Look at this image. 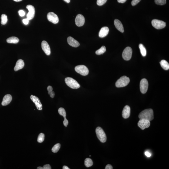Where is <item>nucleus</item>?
Segmentation results:
<instances>
[{"label":"nucleus","instance_id":"f257e3e1","mask_svg":"<svg viewBox=\"0 0 169 169\" xmlns=\"http://www.w3.org/2000/svg\"><path fill=\"white\" fill-rule=\"evenodd\" d=\"M139 117L140 119L151 121L154 118L153 110L151 109L144 110L140 113Z\"/></svg>","mask_w":169,"mask_h":169},{"label":"nucleus","instance_id":"f03ea898","mask_svg":"<svg viewBox=\"0 0 169 169\" xmlns=\"http://www.w3.org/2000/svg\"><path fill=\"white\" fill-rule=\"evenodd\" d=\"M130 81L129 78L127 77V76H123L118 80L115 84L116 87L118 88L124 87L128 85Z\"/></svg>","mask_w":169,"mask_h":169},{"label":"nucleus","instance_id":"7ed1b4c3","mask_svg":"<svg viewBox=\"0 0 169 169\" xmlns=\"http://www.w3.org/2000/svg\"><path fill=\"white\" fill-rule=\"evenodd\" d=\"M65 81L66 84L72 89H77L80 87V86L77 81L73 78L69 77L66 78L65 79Z\"/></svg>","mask_w":169,"mask_h":169},{"label":"nucleus","instance_id":"20e7f679","mask_svg":"<svg viewBox=\"0 0 169 169\" xmlns=\"http://www.w3.org/2000/svg\"><path fill=\"white\" fill-rule=\"evenodd\" d=\"M96 132L97 136L101 142H105L106 141V135L102 128L100 127H97Z\"/></svg>","mask_w":169,"mask_h":169},{"label":"nucleus","instance_id":"39448f33","mask_svg":"<svg viewBox=\"0 0 169 169\" xmlns=\"http://www.w3.org/2000/svg\"><path fill=\"white\" fill-rule=\"evenodd\" d=\"M75 70L77 73L83 76H87L89 73L88 68L84 65H81L76 66L75 68Z\"/></svg>","mask_w":169,"mask_h":169},{"label":"nucleus","instance_id":"423d86ee","mask_svg":"<svg viewBox=\"0 0 169 169\" xmlns=\"http://www.w3.org/2000/svg\"><path fill=\"white\" fill-rule=\"evenodd\" d=\"M133 50L130 47H127L124 49L122 54V57L126 61H129L131 59Z\"/></svg>","mask_w":169,"mask_h":169},{"label":"nucleus","instance_id":"0eeeda50","mask_svg":"<svg viewBox=\"0 0 169 169\" xmlns=\"http://www.w3.org/2000/svg\"><path fill=\"white\" fill-rule=\"evenodd\" d=\"M152 26L157 29L164 28L166 27V23L164 21L157 19H154L152 21Z\"/></svg>","mask_w":169,"mask_h":169},{"label":"nucleus","instance_id":"6e6552de","mask_svg":"<svg viewBox=\"0 0 169 169\" xmlns=\"http://www.w3.org/2000/svg\"><path fill=\"white\" fill-rule=\"evenodd\" d=\"M148 87V82L146 79L144 78L141 80L140 84V88L141 93L143 94L146 93Z\"/></svg>","mask_w":169,"mask_h":169},{"label":"nucleus","instance_id":"1a4fd4ad","mask_svg":"<svg viewBox=\"0 0 169 169\" xmlns=\"http://www.w3.org/2000/svg\"><path fill=\"white\" fill-rule=\"evenodd\" d=\"M47 18L49 21L53 24H57L59 22V18L57 15L53 12H49L48 14Z\"/></svg>","mask_w":169,"mask_h":169},{"label":"nucleus","instance_id":"9d476101","mask_svg":"<svg viewBox=\"0 0 169 169\" xmlns=\"http://www.w3.org/2000/svg\"><path fill=\"white\" fill-rule=\"evenodd\" d=\"M138 125L142 130L148 128L150 125V121L144 119H140L138 122Z\"/></svg>","mask_w":169,"mask_h":169},{"label":"nucleus","instance_id":"9b49d317","mask_svg":"<svg viewBox=\"0 0 169 169\" xmlns=\"http://www.w3.org/2000/svg\"><path fill=\"white\" fill-rule=\"evenodd\" d=\"M29 10L28 13L27 15V18L29 20L33 19L35 16V10L34 7L33 6L28 5L26 7Z\"/></svg>","mask_w":169,"mask_h":169},{"label":"nucleus","instance_id":"f8f14e48","mask_svg":"<svg viewBox=\"0 0 169 169\" xmlns=\"http://www.w3.org/2000/svg\"><path fill=\"white\" fill-rule=\"evenodd\" d=\"M30 98L34 103H35L37 109L39 110H42V106L39 98L33 95L30 96Z\"/></svg>","mask_w":169,"mask_h":169},{"label":"nucleus","instance_id":"ddd939ff","mask_svg":"<svg viewBox=\"0 0 169 169\" xmlns=\"http://www.w3.org/2000/svg\"><path fill=\"white\" fill-rule=\"evenodd\" d=\"M84 22H85V19L83 15L79 14L77 15L75 19V23L77 27H82L84 25Z\"/></svg>","mask_w":169,"mask_h":169},{"label":"nucleus","instance_id":"4468645a","mask_svg":"<svg viewBox=\"0 0 169 169\" xmlns=\"http://www.w3.org/2000/svg\"><path fill=\"white\" fill-rule=\"evenodd\" d=\"M41 47L44 53L46 54L49 56L50 54V49L49 44L47 41H43L41 43Z\"/></svg>","mask_w":169,"mask_h":169},{"label":"nucleus","instance_id":"2eb2a0df","mask_svg":"<svg viewBox=\"0 0 169 169\" xmlns=\"http://www.w3.org/2000/svg\"><path fill=\"white\" fill-rule=\"evenodd\" d=\"M67 42L70 46L74 47H77L80 46L79 43L72 37H69L67 38Z\"/></svg>","mask_w":169,"mask_h":169},{"label":"nucleus","instance_id":"dca6fc26","mask_svg":"<svg viewBox=\"0 0 169 169\" xmlns=\"http://www.w3.org/2000/svg\"><path fill=\"white\" fill-rule=\"evenodd\" d=\"M131 110L129 106H126L123 110L122 112V116L125 119L129 118L130 115Z\"/></svg>","mask_w":169,"mask_h":169},{"label":"nucleus","instance_id":"f3484780","mask_svg":"<svg viewBox=\"0 0 169 169\" xmlns=\"http://www.w3.org/2000/svg\"><path fill=\"white\" fill-rule=\"evenodd\" d=\"M12 96L10 94H7L5 95L3 98L2 102V105L3 106H6L8 105L12 101Z\"/></svg>","mask_w":169,"mask_h":169},{"label":"nucleus","instance_id":"a211bd4d","mask_svg":"<svg viewBox=\"0 0 169 169\" xmlns=\"http://www.w3.org/2000/svg\"><path fill=\"white\" fill-rule=\"evenodd\" d=\"M114 25L115 27L119 31L123 33L124 29L123 26L121 21L118 19H115L114 21Z\"/></svg>","mask_w":169,"mask_h":169},{"label":"nucleus","instance_id":"6ab92c4d","mask_svg":"<svg viewBox=\"0 0 169 169\" xmlns=\"http://www.w3.org/2000/svg\"><path fill=\"white\" fill-rule=\"evenodd\" d=\"M109 29L108 27H103L100 30L99 34V37L103 38L106 36L109 33Z\"/></svg>","mask_w":169,"mask_h":169},{"label":"nucleus","instance_id":"aec40b11","mask_svg":"<svg viewBox=\"0 0 169 169\" xmlns=\"http://www.w3.org/2000/svg\"><path fill=\"white\" fill-rule=\"evenodd\" d=\"M24 63L23 61L21 59H19L17 61L16 65L14 69L15 71L21 69L24 67Z\"/></svg>","mask_w":169,"mask_h":169},{"label":"nucleus","instance_id":"412c9836","mask_svg":"<svg viewBox=\"0 0 169 169\" xmlns=\"http://www.w3.org/2000/svg\"><path fill=\"white\" fill-rule=\"evenodd\" d=\"M6 41L9 43L17 44L19 42V40L17 37L13 36L8 38Z\"/></svg>","mask_w":169,"mask_h":169},{"label":"nucleus","instance_id":"4be33fe9","mask_svg":"<svg viewBox=\"0 0 169 169\" xmlns=\"http://www.w3.org/2000/svg\"><path fill=\"white\" fill-rule=\"evenodd\" d=\"M160 65L162 68L165 70H168L169 69V64L167 61L165 60H162L160 62Z\"/></svg>","mask_w":169,"mask_h":169},{"label":"nucleus","instance_id":"5701e85b","mask_svg":"<svg viewBox=\"0 0 169 169\" xmlns=\"http://www.w3.org/2000/svg\"><path fill=\"white\" fill-rule=\"evenodd\" d=\"M139 48L140 50L141 53L143 56L145 57L146 56L147 51L145 47L142 44H140L139 46Z\"/></svg>","mask_w":169,"mask_h":169},{"label":"nucleus","instance_id":"b1692460","mask_svg":"<svg viewBox=\"0 0 169 169\" xmlns=\"http://www.w3.org/2000/svg\"><path fill=\"white\" fill-rule=\"evenodd\" d=\"M84 164L87 167H91L93 164V161L90 158H87L84 160Z\"/></svg>","mask_w":169,"mask_h":169},{"label":"nucleus","instance_id":"393cba45","mask_svg":"<svg viewBox=\"0 0 169 169\" xmlns=\"http://www.w3.org/2000/svg\"><path fill=\"white\" fill-rule=\"evenodd\" d=\"M106 51V48L105 47L103 46L99 50L96 51V54L97 55H101L105 53Z\"/></svg>","mask_w":169,"mask_h":169},{"label":"nucleus","instance_id":"a878e982","mask_svg":"<svg viewBox=\"0 0 169 169\" xmlns=\"http://www.w3.org/2000/svg\"><path fill=\"white\" fill-rule=\"evenodd\" d=\"M47 90L48 91V94L50 95L51 98H53L55 96V93L53 91V87L51 86H49L48 87Z\"/></svg>","mask_w":169,"mask_h":169},{"label":"nucleus","instance_id":"bb28decb","mask_svg":"<svg viewBox=\"0 0 169 169\" xmlns=\"http://www.w3.org/2000/svg\"><path fill=\"white\" fill-rule=\"evenodd\" d=\"M1 24L2 25H5L7 22V17L5 14H2L1 16Z\"/></svg>","mask_w":169,"mask_h":169},{"label":"nucleus","instance_id":"cd10ccee","mask_svg":"<svg viewBox=\"0 0 169 169\" xmlns=\"http://www.w3.org/2000/svg\"><path fill=\"white\" fill-rule=\"evenodd\" d=\"M61 147V144L58 143L54 146L52 149V151L54 153H56L58 151Z\"/></svg>","mask_w":169,"mask_h":169},{"label":"nucleus","instance_id":"c85d7f7f","mask_svg":"<svg viewBox=\"0 0 169 169\" xmlns=\"http://www.w3.org/2000/svg\"><path fill=\"white\" fill-rule=\"evenodd\" d=\"M58 113L60 115L64 117V120L67 119L66 118V113L64 109L62 107H61L58 109Z\"/></svg>","mask_w":169,"mask_h":169},{"label":"nucleus","instance_id":"c756f323","mask_svg":"<svg viewBox=\"0 0 169 169\" xmlns=\"http://www.w3.org/2000/svg\"><path fill=\"white\" fill-rule=\"evenodd\" d=\"M44 139V134L41 133L38 136L37 141L38 142L41 143L43 142Z\"/></svg>","mask_w":169,"mask_h":169},{"label":"nucleus","instance_id":"7c9ffc66","mask_svg":"<svg viewBox=\"0 0 169 169\" xmlns=\"http://www.w3.org/2000/svg\"><path fill=\"white\" fill-rule=\"evenodd\" d=\"M166 0H155V2L159 5H163L166 3Z\"/></svg>","mask_w":169,"mask_h":169},{"label":"nucleus","instance_id":"2f4dec72","mask_svg":"<svg viewBox=\"0 0 169 169\" xmlns=\"http://www.w3.org/2000/svg\"><path fill=\"white\" fill-rule=\"evenodd\" d=\"M107 0H97V4L99 6H101L103 5L106 2Z\"/></svg>","mask_w":169,"mask_h":169},{"label":"nucleus","instance_id":"473e14b6","mask_svg":"<svg viewBox=\"0 0 169 169\" xmlns=\"http://www.w3.org/2000/svg\"><path fill=\"white\" fill-rule=\"evenodd\" d=\"M141 1V0H133L131 2L132 5L134 6L136 5Z\"/></svg>","mask_w":169,"mask_h":169},{"label":"nucleus","instance_id":"72a5a7b5","mask_svg":"<svg viewBox=\"0 0 169 169\" xmlns=\"http://www.w3.org/2000/svg\"><path fill=\"white\" fill-rule=\"evenodd\" d=\"M19 15H20V16H21V17H23L25 15V12L24 11L22 10H20L19 11Z\"/></svg>","mask_w":169,"mask_h":169},{"label":"nucleus","instance_id":"f704fd0d","mask_svg":"<svg viewBox=\"0 0 169 169\" xmlns=\"http://www.w3.org/2000/svg\"><path fill=\"white\" fill-rule=\"evenodd\" d=\"M43 169H51V168L50 165L49 164H46L43 167Z\"/></svg>","mask_w":169,"mask_h":169},{"label":"nucleus","instance_id":"c9c22d12","mask_svg":"<svg viewBox=\"0 0 169 169\" xmlns=\"http://www.w3.org/2000/svg\"><path fill=\"white\" fill-rule=\"evenodd\" d=\"M29 20L28 19H25L23 20V22L24 24L27 25L29 23Z\"/></svg>","mask_w":169,"mask_h":169},{"label":"nucleus","instance_id":"e433bc0d","mask_svg":"<svg viewBox=\"0 0 169 169\" xmlns=\"http://www.w3.org/2000/svg\"><path fill=\"white\" fill-rule=\"evenodd\" d=\"M105 169H113V167L110 164H108L106 166L105 168Z\"/></svg>","mask_w":169,"mask_h":169},{"label":"nucleus","instance_id":"4c0bfd02","mask_svg":"<svg viewBox=\"0 0 169 169\" xmlns=\"http://www.w3.org/2000/svg\"><path fill=\"white\" fill-rule=\"evenodd\" d=\"M145 155L148 157H150L151 156V154L148 151L146 152L145 153Z\"/></svg>","mask_w":169,"mask_h":169},{"label":"nucleus","instance_id":"58836bf2","mask_svg":"<svg viewBox=\"0 0 169 169\" xmlns=\"http://www.w3.org/2000/svg\"><path fill=\"white\" fill-rule=\"evenodd\" d=\"M127 0H118V2L121 3H124Z\"/></svg>","mask_w":169,"mask_h":169},{"label":"nucleus","instance_id":"ea45409f","mask_svg":"<svg viewBox=\"0 0 169 169\" xmlns=\"http://www.w3.org/2000/svg\"><path fill=\"white\" fill-rule=\"evenodd\" d=\"M63 169H69L70 168H69V167H67V166H63Z\"/></svg>","mask_w":169,"mask_h":169},{"label":"nucleus","instance_id":"a19ab883","mask_svg":"<svg viewBox=\"0 0 169 169\" xmlns=\"http://www.w3.org/2000/svg\"><path fill=\"white\" fill-rule=\"evenodd\" d=\"M64 1L68 3H69L70 2V0H64Z\"/></svg>","mask_w":169,"mask_h":169},{"label":"nucleus","instance_id":"79ce46f5","mask_svg":"<svg viewBox=\"0 0 169 169\" xmlns=\"http://www.w3.org/2000/svg\"><path fill=\"white\" fill-rule=\"evenodd\" d=\"M13 1H15V2H20V1H22V0H13Z\"/></svg>","mask_w":169,"mask_h":169},{"label":"nucleus","instance_id":"37998d69","mask_svg":"<svg viewBox=\"0 0 169 169\" xmlns=\"http://www.w3.org/2000/svg\"><path fill=\"white\" fill-rule=\"evenodd\" d=\"M37 169H43V167H38L37 168Z\"/></svg>","mask_w":169,"mask_h":169}]
</instances>
